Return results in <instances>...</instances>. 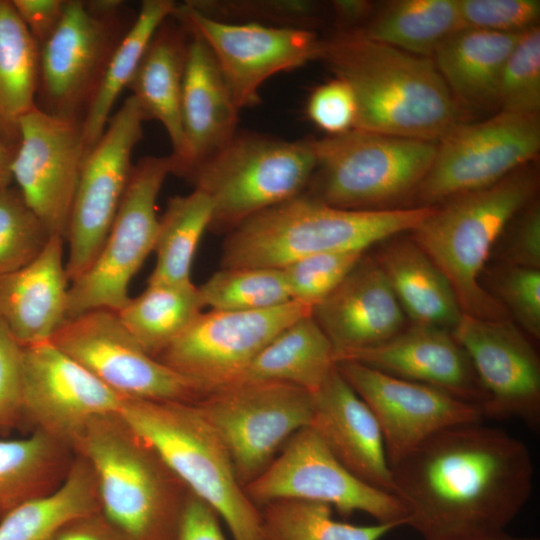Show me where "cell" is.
I'll list each match as a JSON object with an SVG mask.
<instances>
[{"label": "cell", "mask_w": 540, "mask_h": 540, "mask_svg": "<svg viewBox=\"0 0 540 540\" xmlns=\"http://www.w3.org/2000/svg\"><path fill=\"white\" fill-rule=\"evenodd\" d=\"M393 494L406 525L423 540H473L495 535L520 513L533 486L526 444L482 422L432 435L390 465Z\"/></svg>", "instance_id": "6da1fadb"}, {"label": "cell", "mask_w": 540, "mask_h": 540, "mask_svg": "<svg viewBox=\"0 0 540 540\" xmlns=\"http://www.w3.org/2000/svg\"><path fill=\"white\" fill-rule=\"evenodd\" d=\"M318 60L350 86L356 129L437 143L460 123V105L429 57L351 30L322 38Z\"/></svg>", "instance_id": "7a4b0ae2"}, {"label": "cell", "mask_w": 540, "mask_h": 540, "mask_svg": "<svg viewBox=\"0 0 540 540\" xmlns=\"http://www.w3.org/2000/svg\"><path fill=\"white\" fill-rule=\"evenodd\" d=\"M433 209L347 210L302 193L253 215L228 232L220 265L282 269L315 254L366 251L371 245L414 230Z\"/></svg>", "instance_id": "3957f363"}, {"label": "cell", "mask_w": 540, "mask_h": 540, "mask_svg": "<svg viewBox=\"0 0 540 540\" xmlns=\"http://www.w3.org/2000/svg\"><path fill=\"white\" fill-rule=\"evenodd\" d=\"M72 451L91 467L100 512L125 540H175L189 491L119 413L93 419Z\"/></svg>", "instance_id": "277c9868"}, {"label": "cell", "mask_w": 540, "mask_h": 540, "mask_svg": "<svg viewBox=\"0 0 540 540\" xmlns=\"http://www.w3.org/2000/svg\"><path fill=\"white\" fill-rule=\"evenodd\" d=\"M537 183L526 165L492 186L435 206L411 231V239L449 281L463 314L508 319L479 278L504 229L532 201Z\"/></svg>", "instance_id": "5b68a950"}, {"label": "cell", "mask_w": 540, "mask_h": 540, "mask_svg": "<svg viewBox=\"0 0 540 540\" xmlns=\"http://www.w3.org/2000/svg\"><path fill=\"white\" fill-rule=\"evenodd\" d=\"M119 414L186 489L218 513L234 540H266L260 509L246 495L224 443L195 402L126 399Z\"/></svg>", "instance_id": "8992f818"}, {"label": "cell", "mask_w": 540, "mask_h": 540, "mask_svg": "<svg viewBox=\"0 0 540 540\" xmlns=\"http://www.w3.org/2000/svg\"><path fill=\"white\" fill-rule=\"evenodd\" d=\"M316 166L303 194L359 211L400 208L429 172L437 143L353 128L310 138Z\"/></svg>", "instance_id": "52a82bcc"}, {"label": "cell", "mask_w": 540, "mask_h": 540, "mask_svg": "<svg viewBox=\"0 0 540 540\" xmlns=\"http://www.w3.org/2000/svg\"><path fill=\"white\" fill-rule=\"evenodd\" d=\"M316 166L311 140L237 132L188 177L212 204L209 229L228 233L253 215L302 194Z\"/></svg>", "instance_id": "ba28073f"}, {"label": "cell", "mask_w": 540, "mask_h": 540, "mask_svg": "<svg viewBox=\"0 0 540 540\" xmlns=\"http://www.w3.org/2000/svg\"><path fill=\"white\" fill-rule=\"evenodd\" d=\"M136 15L119 0H66L59 26L40 48L36 107L83 124Z\"/></svg>", "instance_id": "9c48e42d"}, {"label": "cell", "mask_w": 540, "mask_h": 540, "mask_svg": "<svg viewBox=\"0 0 540 540\" xmlns=\"http://www.w3.org/2000/svg\"><path fill=\"white\" fill-rule=\"evenodd\" d=\"M224 443L240 484L262 474L297 431L310 426L313 394L275 381L228 384L195 402Z\"/></svg>", "instance_id": "30bf717a"}, {"label": "cell", "mask_w": 540, "mask_h": 540, "mask_svg": "<svg viewBox=\"0 0 540 540\" xmlns=\"http://www.w3.org/2000/svg\"><path fill=\"white\" fill-rule=\"evenodd\" d=\"M172 174L169 156H145L134 164L124 197L94 262L70 282L68 320L85 312H118L129 301L130 281L153 252L159 218L157 199Z\"/></svg>", "instance_id": "8fae6325"}, {"label": "cell", "mask_w": 540, "mask_h": 540, "mask_svg": "<svg viewBox=\"0 0 540 540\" xmlns=\"http://www.w3.org/2000/svg\"><path fill=\"white\" fill-rule=\"evenodd\" d=\"M539 150V114L498 111L477 123L460 122L437 142L431 168L410 207H435L492 186L528 165Z\"/></svg>", "instance_id": "7c38bea8"}, {"label": "cell", "mask_w": 540, "mask_h": 540, "mask_svg": "<svg viewBox=\"0 0 540 540\" xmlns=\"http://www.w3.org/2000/svg\"><path fill=\"white\" fill-rule=\"evenodd\" d=\"M244 491L257 507L289 499L324 503L346 516L363 512L378 523L402 526L408 517L397 496L352 474L309 426L292 435L268 468Z\"/></svg>", "instance_id": "4fadbf2b"}, {"label": "cell", "mask_w": 540, "mask_h": 540, "mask_svg": "<svg viewBox=\"0 0 540 540\" xmlns=\"http://www.w3.org/2000/svg\"><path fill=\"white\" fill-rule=\"evenodd\" d=\"M144 121L130 95L83 160L65 239L70 282L88 269L105 242L129 183Z\"/></svg>", "instance_id": "5bb4252c"}, {"label": "cell", "mask_w": 540, "mask_h": 540, "mask_svg": "<svg viewBox=\"0 0 540 540\" xmlns=\"http://www.w3.org/2000/svg\"><path fill=\"white\" fill-rule=\"evenodd\" d=\"M311 313L295 301L257 311L201 312L157 359L204 396L236 381L279 332Z\"/></svg>", "instance_id": "9a60e30c"}, {"label": "cell", "mask_w": 540, "mask_h": 540, "mask_svg": "<svg viewBox=\"0 0 540 540\" xmlns=\"http://www.w3.org/2000/svg\"><path fill=\"white\" fill-rule=\"evenodd\" d=\"M51 342L125 399L196 402L203 396L148 354L115 311L97 309L69 319Z\"/></svg>", "instance_id": "2e32d148"}, {"label": "cell", "mask_w": 540, "mask_h": 540, "mask_svg": "<svg viewBox=\"0 0 540 540\" xmlns=\"http://www.w3.org/2000/svg\"><path fill=\"white\" fill-rule=\"evenodd\" d=\"M174 16L211 52L241 110L258 105L262 84L277 73L318 60L322 38L314 30L213 19L188 2Z\"/></svg>", "instance_id": "e0dca14e"}, {"label": "cell", "mask_w": 540, "mask_h": 540, "mask_svg": "<svg viewBox=\"0 0 540 540\" xmlns=\"http://www.w3.org/2000/svg\"><path fill=\"white\" fill-rule=\"evenodd\" d=\"M335 366L373 413L389 466L439 431L484 419L479 406L438 388L354 361Z\"/></svg>", "instance_id": "ac0fdd59"}, {"label": "cell", "mask_w": 540, "mask_h": 540, "mask_svg": "<svg viewBox=\"0 0 540 540\" xmlns=\"http://www.w3.org/2000/svg\"><path fill=\"white\" fill-rule=\"evenodd\" d=\"M125 401L51 341L23 347L25 421L71 450L93 419Z\"/></svg>", "instance_id": "d6986e66"}, {"label": "cell", "mask_w": 540, "mask_h": 540, "mask_svg": "<svg viewBox=\"0 0 540 540\" xmlns=\"http://www.w3.org/2000/svg\"><path fill=\"white\" fill-rule=\"evenodd\" d=\"M451 333L466 352L487 395L483 417L518 419L538 431L540 362L525 334L508 319H481L466 314Z\"/></svg>", "instance_id": "ffe728a7"}, {"label": "cell", "mask_w": 540, "mask_h": 540, "mask_svg": "<svg viewBox=\"0 0 540 540\" xmlns=\"http://www.w3.org/2000/svg\"><path fill=\"white\" fill-rule=\"evenodd\" d=\"M84 158L82 123L37 107L22 118L13 181L49 233L64 241Z\"/></svg>", "instance_id": "44dd1931"}, {"label": "cell", "mask_w": 540, "mask_h": 540, "mask_svg": "<svg viewBox=\"0 0 540 540\" xmlns=\"http://www.w3.org/2000/svg\"><path fill=\"white\" fill-rule=\"evenodd\" d=\"M311 314L333 345L335 360L380 345L405 328V313L386 276L366 255Z\"/></svg>", "instance_id": "7402d4cb"}, {"label": "cell", "mask_w": 540, "mask_h": 540, "mask_svg": "<svg viewBox=\"0 0 540 540\" xmlns=\"http://www.w3.org/2000/svg\"><path fill=\"white\" fill-rule=\"evenodd\" d=\"M339 361L438 388L481 409L487 399L466 352L444 328L414 324L380 345L341 355Z\"/></svg>", "instance_id": "603a6c76"}, {"label": "cell", "mask_w": 540, "mask_h": 540, "mask_svg": "<svg viewBox=\"0 0 540 540\" xmlns=\"http://www.w3.org/2000/svg\"><path fill=\"white\" fill-rule=\"evenodd\" d=\"M239 111L208 47L190 34L181 99L182 147L171 155L172 174L187 179L221 150L238 132Z\"/></svg>", "instance_id": "cb8c5ba5"}, {"label": "cell", "mask_w": 540, "mask_h": 540, "mask_svg": "<svg viewBox=\"0 0 540 540\" xmlns=\"http://www.w3.org/2000/svg\"><path fill=\"white\" fill-rule=\"evenodd\" d=\"M313 394L310 426L336 459L367 484L393 494L380 427L336 366Z\"/></svg>", "instance_id": "d4e9b609"}, {"label": "cell", "mask_w": 540, "mask_h": 540, "mask_svg": "<svg viewBox=\"0 0 540 540\" xmlns=\"http://www.w3.org/2000/svg\"><path fill=\"white\" fill-rule=\"evenodd\" d=\"M64 242L52 236L32 262L0 275V318L22 347L51 341L68 320Z\"/></svg>", "instance_id": "484cf974"}, {"label": "cell", "mask_w": 540, "mask_h": 540, "mask_svg": "<svg viewBox=\"0 0 540 540\" xmlns=\"http://www.w3.org/2000/svg\"><path fill=\"white\" fill-rule=\"evenodd\" d=\"M520 34L463 27L437 47L433 61L459 105L499 110L501 73Z\"/></svg>", "instance_id": "4316f807"}, {"label": "cell", "mask_w": 540, "mask_h": 540, "mask_svg": "<svg viewBox=\"0 0 540 540\" xmlns=\"http://www.w3.org/2000/svg\"><path fill=\"white\" fill-rule=\"evenodd\" d=\"M190 34L174 16L152 37L127 88L145 120H157L166 130L172 154L182 147L181 99Z\"/></svg>", "instance_id": "83f0119b"}, {"label": "cell", "mask_w": 540, "mask_h": 540, "mask_svg": "<svg viewBox=\"0 0 540 540\" xmlns=\"http://www.w3.org/2000/svg\"><path fill=\"white\" fill-rule=\"evenodd\" d=\"M415 324L452 330L463 312L444 274L411 239H393L375 257Z\"/></svg>", "instance_id": "f1b7e54d"}, {"label": "cell", "mask_w": 540, "mask_h": 540, "mask_svg": "<svg viewBox=\"0 0 540 540\" xmlns=\"http://www.w3.org/2000/svg\"><path fill=\"white\" fill-rule=\"evenodd\" d=\"M335 364L333 345L308 314L279 332L233 383L275 381L314 393Z\"/></svg>", "instance_id": "f546056e"}, {"label": "cell", "mask_w": 540, "mask_h": 540, "mask_svg": "<svg viewBox=\"0 0 540 540\" xmlns=\"http://www.w3.org/2000/svg\"><path fill=\"white\" fill-rule=\"evenodd\" d=\"M73 458L69 447L39 430L24 438L0 440V521L57 489Z\"/></svg>", "instance_id": "4dcf8cb0"}, {"label": "cell", "mask_w": 540, "mask_h": 540, "mask_svg": "<svg viewBox=\"0 0 540 540\" xmlns=\"http://www.w3.org/2000/svg\"><path fill=\"white\" fill-rule=\"evenodd\" d=\"M40 47L11 0H0V142L17 146L22 118L36 107Z\"/></svg>", "instance_id": "1f68e13d"}, {"label": "cell", "mask_w": 540, "mask_h": 540, "mask_svg": "<svg viewBox=\"0 0 540 540\" xmlns=\"http://www.w3.org/2000/svg\"><path fill=\"white\" fill-rule=\"evenodd\" d=\"M100 512L95 476L75 454L62 484L29 501L0 521V540H56L75 520Z\"/></svg>", "instance_id": "d6a6232c"}, {"label": "cell", "mask_w": 540, "mask_h": 540, "mask_svg": "<svg viewBox=\"0 0 540 540\" xmlns=\"http://www.w3.org/2000/svg\"><path fill=\"white\" fill-rule=\"evenodd\" d=\"M463 27L459 0H398L375 10L358 30L378 42L430 58Z\"/></svg>", "instance_id": "836d02e7"}, {"label": "cell", "mask_w": 540, "mask_h": 540, "mask_svg": "<svg viewBox=\"0 0 540 540\" xmlns=\"http://www.w3.org/2000/svg\"><path fill=\"white\" fill-rule=\"evenodd\" d=\"M198 287L193 283L148 284L117 314L132 337L157 358L202 312Z\"/></svg>", "instance_id": "e575fe53"}, {"label": "cell", "mask_w": 540, "mask_h": 540, "mask_svg": "<svg viewBox=\"0 0 540 540\" xmlns=\"http://www.w3.org/2000/svg\"><path fill=\"white\" fill-rule=\"evenodd\" d=\"M172 0H145L115 50L96 98L82 124L85 156L103 134L119 95L127 88L159 26L174 15Z\"/></svg>", "instance_id": "d590c367"}, {"label": "cell", "mask_w": 540, "mask_h": 540, "mask_svg": "<svg viewBox=\"0 0 540 540\" xmlns=\"http://www.w3.org/2000/svg\"><path fill=\"white\" fill-rule=\"evenodd\" d=\"M212 204L200 190L169 198L159 218L153 252L156 262L148 284L193 283L194 255L203 233L209 229Z\"/></svg>", "instance_id": "8d00e7d4"}, {"label": "cell", "mask_w": 540, "mask_h": 540, "mask_svg": "<svg viewBox=\"0 0 540 540\" xmlns=\"http://www.w3.org/2000/svg\"><path fill=\"white\" fill-rule=\"evenodd\" d=\"M266 540H380L395 523L354 525L336 521L332 507L304 500H276L262 505Z\"/></svg>", "instance_id": "74e56055"}, {"label": "cell", "mask_w": 540, "mask_h": 540, "mask_svg": "<svg viewBox=\"0 0 540 540\" xmlns=\"http://www.w3.org/2000/svg\"><path fill=\"white\" fill-rule=\"evenodd\" d=\"M203 307L214 311H257L291 300L283 269L221 268L198 287Z\"/></svg>", "instance_id": "f35d334b"}, {"label": "cell", "mask_w": 540, "mask_h": 540, "mask_svg": "<svg viewBox=\"0 0 540 540\" xmlns=\"http://www.w3.org/2000/svg\"><path fill=\"white\" fill-rule=\"evenodd\" d=\"M51 237L17 187L0 189V275L32 262Z\"/></svg>", "instance_id": "ab89813d"}, {"label": "cell", "mask_w": 540, "mask_h": 540, "mask_svg": "<svg viewBox=\"0 0 540 540\" xmlns=\"http://www.w3.org/2000/svg\"><path fill=\"white\" fill-rule=\"evenodd\" d=\"M213 19L266 26L314 30L322 5L310 0H197L187 1Z\"/></svg>", "instance_id": "60d3db41"}, {"label": "cell", "mask_w": 540, "mask_h": 540, "mask_svg": "<svg viewBox=\"0 0 540 540\" xmlns=\"http://www.w3.org/2000/svg\"><path fill=\"white\" fill-rule=\"evenodd\" d=\"M499 111L539 114L540 29L522 32L504 64L498 89Z\"/></svg>", "instance_id": "b9f144b4"}, {"label": "cell", "mask_w": 540, "mask_h": 540, "mask_svg": "<svg viewBox=\"0 0 540 540\" xmlns=\"http://www.w3.org/2000/svg\"><path fill=\"white\" fill-rule=\"evenodd\" d=\"M365 251H338L311 255L282 268L292 301L313 308L351 272Z\"/></svg>", "instance_id": "7bdbcfd3"}, {"label": "cell", "mask_w": 540, "mask_h": 540, "mask_svg": "<svg viewBox=\"0 0 540 540\" xmlns=\"http://www.w3.org/2000/svg\"><path fill=\"white\" fill-rule=\"evenodd\" d=\"M496 299L512 313L522 329L540 337V269L508 266L494 273Z\"/></svg>", "instance_id": "ee69618b"}, {"label": "cell", "mask_w": 540, "mask_h": 540, "mask_svg": "<svg viewBox=\"0 0 540 540\" xmlns=\"http://www.w3.org/2000/svg\"><path fill=\"white\" fill-rule=\"evenodd\" d=\"M464 27L517 34L532 27L540 17L538 0H459Z\"/></svg>", "instance_id": "f6af8a7d"}, {"label": "cell", "mask_w": 540, "mask_h": 540, "mask_svg": "<svg viewBox=\"0 0 540 540\" xmlns=\"http://www.w3.org/2000/svg\"><path fill=\"white\" fill-rule=\"evenodd\" d=\"M24 421L23 347L0 318V430Z\"/></svg>", "instance_id": "bcb514c9"}, {"label": "cell", "mask_w": 540, "mask_h": 540, "mask_svg": "<svg viewBox=\"0 0 540 540\" xmlns=\"http://www.w3.org/2000/svg\"><path fill=\"white\" fill-rule=\"evenodd\" d=\"M356 111V101L350 86L336 77L315 88L307 102L308 117L328 136L353 129Z\"/></svg>", "instance_id": "7dc6e473"}, {"label": "cell", "mask_w": 540, "mask_h": 540, "mask_svg": "<svg viewBox=\"0 0 540 540\" xmlns=\"http://www.w3.org/2000/svg\"><path fill=\"white\" fill-rule=\"evenodd\" d=\"M522 211L501 255L505 265L540 269L539 203L532 201Z\"/></svg>", "instance_id": "c3c4849f"}, {"label": "cell", "mask_w": 540, "mask_h": 540, "mask_svg": "<svg viewBox=\"0 0 540 540\" xmlns=\"http://www.w3.org/2000/svg\"><path fill=\"white\" fill-rule=\"evenodd\" d=\"M218 513L206 502L188 493L180 515L175 540H226Z\"/></svg>", "instance_id": "681fc988"}, {"label": "cell", "mask_w": 540, "mask_h": 540, "mask_svg": "<svg viewBox=\"0 0 540 540\" xmlns=\"http://www.w3.org/2000/svg\"><path fill=\"white\" fill-rule=\"evenodd\" d=\"M25 27L41 48L64 14L66 0H11Z\"/></svg>", "instance_id": "f907efd6"}, {"label": "cell", "mask_w": 540, "mask_h": 540, "mask_svg": "<svg viewBox=\"0 0 540 540\" xmlns=\"http://www.w3.org/2000/svg\"><path fill=\"white\" fill-rule=\"evenodd\" d=\"M56 540H125L101 512L70 523Z\"/></svg>", "instance_id": "816d5d0a"}, {"label": "cell", "mask_w": 540, "mask_h": 540, "mask_svg": "<svg viewBox=\"0 0 540 540\" xmlns=\"http://www.w3.org/2000/svg\"><path fill=\"white\" fill-rule=\"evenodd\" d=\"M334 20L339 31L360 29L370 20L375 12V5L366 0H335L331 4Z\"/></svg>", "instance_id": "f5cc1de1"}, {"label": "cell", "mask_w": 540, "mask_h": 540, "mask_svg": "<svg viewBox=\"0 0 540 540\" xmlns=\"http://www.w3.org/2000/svg\"><path fill=\"white\" fill-rule=\"evenodd\" d=\"M17 146L0 142V189L11 186L13 182L11 164Z\"/></svg>", "instance_id": "db71d44e"}, {"label": "cell", "mask_w": 540, "mask_h": 540, "mask_svg": "<svg viewBox=\"0 0 540 540\" xmlns=\"http://www.w3.org/2000/svg\"><path fill=\"white\" fill-rule=\"evenodd\" d=\"M473 540H537V539L534 538V537L514 536V535H511V534L507 533L506 531H504V532H501V533H498V534H495V535H491V536H487V537H483V538H478V539H473Z\"/></svg>", "instance_id": "11a10c76"}]
</instances>
